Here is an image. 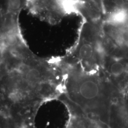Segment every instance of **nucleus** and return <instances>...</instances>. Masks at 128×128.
Here are the masks:
<instances>
[{"mask_svg":"<svg viewBox=\"0 0 128 128\" xmlns=\"http://www.w3.org/2000/svg\"><path fill=\"white\" fill-rule=\"evenodd\" d=\"M94 76L76 72L68 82L69 96L78 105L99 116L110 110L114 92L109 84Z\"/></svg>","mask_w":128,"mask_h":128,"instance_id":"f257e3e1","label":"nucleus"},{"mask_svg":"<svg viewBox=\"0 0 128 128\" xmlns=\"http://www.w3.org/2000/svg\"><path fill=\"white\" fill-rule=\"evenodd\" d=\"M107 68L110 76L117 82L122 81L126 77L128 73L126 66L124 63L119 61L112 62Z\"/></svg>","mask_w":128,"mask_h":128,"instance_id":"f03ea898","label":"nucleus"},{"mask_svg":"<svg viewBox=\"0 0 128 128\" xmlns=\"http://www.w3.org/2000/svg\"><path fill=\"white\" fill-rule=\"evenodd\" d=\"M128 17L127 11L120 9L111 14L107 18V22L110 24L120 25L124 23Z\"/></svg>","mask_w":128,"mask_h":128,"instance_id":"7ed1b4c3","label":"nucleus"},{"mask_svg":"<svg viewBox=\"0 0 128 128\" xmlns=\"http://www.w3.org/2000/svg\"><path fill=\"white\" fill-rule=\"evenodd\" d=\"M56 2L66 13H71L76 10L78 2L76 0H56Z\"/></svg>","mask_w":128,"mask_h":128,"instance_id":"20e7f679","label":"nucleus"},{"mask_svg":"<svg viewBox=\"0 0 128 128\" xmlns=\"http://www.w3.org/2000/svg\"><path fill=\"white\" fill-rule=\"evenodd\" d=\"M94 53V49L91 44H84L81 46L79 50V56L82 60L91 59Z\"/></svg>","mask_w":128,"mask_h":128,"instance_id":"39448f33","label":"nucleus"},{"mask_svg":"<svg viewBox=\"0 0 128 128\" xmlns=\"http://www.w3.org/2000/svg\"><path fill=\"white\" fill-rule=\"evenodd\" d=\"M21 0H7V10L10 12L17 11L20 7Z\"/></svg>","mask_w":128,"mask_h":128,"instance_id":"423d86ee","label":"nucleus"},{"mask_svg":"<svg viewBox=\"0 0 128 128\" xmlns=\"http://www.w3.org/2000/svg\"><path fill=\"white\" fill-rule=\"evenodd\" d=\"M115 4L119 7H122L124 4V0H115Z\"/></svg>","mask_w":128,"mask_h":128,"instance_id":"0eeeda50","label":"nucleus"}]
</instances>
